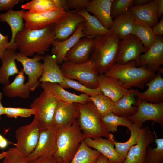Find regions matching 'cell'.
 Wrapping results in <instances>:
<instances>
[{
	"mask_svg": "<svg viewBox=\"0 0 163 163\" xmlns=\"http://www.w3.org/2000/svg\"><path fill=\"white\" fill-rule=\"evenodd\" d=\"M120 40L113 34L94 38L90 60L99 74H104L116 63Z\"/></svg>",
	"mask_w": 163,
	"mask_h": 163,
	"instance_id": "cell-3",
	"label": "cell"
},
{
	"mask_svg": "<svg viewBox=\"0 0 163 163\" xmlns=\"http://www.w3.org/2000/svg\"><path fill=\"white\" fill-rule=\"evenodd\" d=\"M4 137L1 134H0V142L2 141Z\"/></svg>",
	"mask_w": 163,
	"mask_h": 163,
	"instance_id": "cell-55",
	"label": "cell"
},
{
	"mask_svg": "<svg viewBox=\"0 0 163 163\" xmlns=\"http://www.w3.org/2000/svg\"><path fill=\"white\" fill-rule=\"evenodd\" d=\"M84 27V22L81 23L75 32L66 39L62 41L55 40L53 42L51 53L55 57L58 65L64 62L67 52L80 39L85 37L83 33Z\"/></svg>",
	"mask_w": 163,
	"mask_h": 163,
	"instance_id": "cell-21",
	"label": "cell"
},
{
	"mask_svg": "<svg viewBox=\"0 0 163 163\" xmlns=\"http://www.w3.org/2000/svg\"><path fill=\"white\" fill-rule=\"evenodd\" d=\"M101 120L105 129L109 133H116L119 126L127 127L129 130L133 123L128 118L115 115L112 112L101 116Z\"/></svg>",
	"mask_w": 163,
	"mask_h": 163,
	"instance_id": "cell-36",
	"label": "cell"
},
{
	"mask_svg": "<svg viewBox=\"0 0 163 163\" xmlns=\"http://www.w3.org/2000/svg\"><path fill=\"white\" fill-rule=\"evenodd\" d=\"M130 132L129 139L125 142H120L114 141L115 149L119 155L124 161L130 148L136 145L139 141L143 132V127L142 128L138 124L133 123L131 126L128 130Z\"/></svg>",
	"mask_w": 163,
	"mask_h": 163,
	"instance_id": "cell-34",
	"label": "cell"
},
{
	"mask_svg": "<svg viewBox=\"0 0 163 163\" xmlns=\"http://www.w3.org/2000/svg\"><path fill=\"white\" fill-rule=\"evenodd\" d=\"M55 40V34L50 25L39 30H28L24 27L16 34L14 42L20 52L28 56L35 53L43 55Z\"/></svg>",
	"mask_w": 163,
	"mask_h": 163,
	"instance_id": "cell-2",
	"label": "cell"
},
{
	"mask_svg": "<svg viewBox=\"0 0 163 163\" xmlns=\"http://www.w3.org/2000/svg\"><path fill=\"white\" fill-rule=\"evenodd\" d=\"M8 36H4L0 33V59L5 51L9 48Z\"/></svg>",
	"mask_w": 163,
	"mask_h": 163,
	"instance_id": "cell-47",
	"label": "cell"
},
{
	"mask_svg": "<svg viewBox=\"0 0 163 163\" xmlns=\"http://www.w3.org/2000/svg\"><path fill=\"white\" fill-rule=\"evenodd\" d=\"M105 76L117 80L125 88H144L145 85L156 74L144 66L137 67L135 60L120 64L115 63L106 72Z\"/></svg>",
	"mask_w": 163,
	"mask_h": 163,
	"instance_id": "cell-1",
	"label": "cell"
},
{
	"mask_svg": "<svg viewBox=\"0 0 163 163\" xmlns=\"http://www.w3.org/2000/svg\"><path fill=\"white\" fill-rule=\"evenodd\" d=\"M7 153V151L3 152L2 153H0V159H3L6 155Z\"/></svg>",
	"mask_w": 163,
	"mask_h": 163,
	"instance_id": "cell-54",
	"label": "cell"
},
{
	"mask_svg": "<svg viewBox=\"0 0 163 163\" xmlns=\"http://www.w3.org/2000/svg\"><path fill=\"white\" fill-rule=\"evenodd\" d=\"M90 0H66L67 9L79 11L85 9Z\"/></svg>",
	"mask_w": 163,
	"mask_h": 163,
	"instance_id": "cell-44",
	"label": "cell"
},
{
	"mask_svg": "<svg viewBox=\"0 0 163 163\" xmlns=\"http://www.w3.org/2000/svg\"><path fill=\"white\" fill-rule=\"evenodd\" d=\"M101 154L92 149L83 140L70 163H96Z\"/></svg>",
	"mask_w": 163,
	"mask_h": 163,
	"instance_id": "cell-35",
	"label": "cell"
},
{
	"mask_svg": "<svg viewBox=\"0 0 163 163\" xmlns=\"http://www.w3.org/2000/svg\"><path fill=\"white\" fill-rule=\"evenodd\" d=\"M135 106L137 107L136 112L127 118L133 123L142 128L145 122L151 120L158 123L163 128V102L152 103L138 98Z\"/></svg>",
	"mask_w": 163,
	"mask_h": 163,
	"instance_id": "cell-9",
	"label": "cell"
},
{
	"mask_svg": "<svg viewBox=\"0 0 163 163\" xmlns=\"http://www.w3.org/2000/svg\"><path fill=\"white\" fill-rule=\"evenodd\" d=\"M65 12L61 8L40 12L20 10L21 16L25 21L24 27L28 30L44 28L57 22Z\"/></svg>",
	"mask_w": 163,
	"mask_h": 163,
	"instance_id": "cell-8",
	"label": "cell"
},
{
	"mask_svg": "<svg viewBox=\"0 0 163 163\" xmlns=\"http://www.w3.org/2000/svg\"><path fill=\"white\" fill-rule=\"evenodd\" d=\"M152 0H133V6H140L146 5Z\"/></svg>",
	"mask_w": 163,
	"mask_h": 163,
	"instance_id": "cell-50",
	"label": "cell"
},
{
	"mask_svg": "<svg viewBox=\"0 0 163 163\" xmlns=\"http://www.w3.org/2000/svg\"><path fill=\"white\" fill-rule=\"evenodd\" d=\"M156 10L158 19L163 16V0H156Z\"/></svg>",
	"mask_w": 163,
	"mask_h": 163,
	"instance_id": "cell-49",
	"label": "cell"
},
{
	"mask_svg": "<svg viewBox=\"0 0 163 163\" xmlns=\"http://www.w3.org/2000/svg\"><path fill=\"white\" fill-rule=\"evenodd\" d=\"M3 94L2 92H0V116L4 114V107L2 106L1 102Z\"/></svg>",
	"mask_w": 163,
	"mask_h": 163,
	"instance_id": "cell-53",
	"label": "cell"
},
{
	"mask_svg": "<svg viewBox=\"0 0 163 163\" xmlns=\"http://www.w3.org/2000/svg\"><path fill=\"white\" fill-rule=\"evenodd\" d=\"M21 8L34 12H40L61 8L65 11H69L66 0H32L23 4Z\"/></svg>",
	"mask_w": 163,
	"mask_h": 163,
	"instance_id": "cell-33",
	"label": "cell"
},
{
	"mask_svg": "<svg viewBox=\"0 0 163 163\" xmlns=\"http://www.w3.org/2000/svg\"><path fill=\"white\" fill-rule=\"evenodd\" d=\"M85 19L83 33L85 37L95 38L111 34L109 29L105 28L94 15H92L85 9L78 11Z\"/></svg>",
	"mask_w": 163,
	"mask_h": 163,
	"instance_id": "cell-29",
	"label": "cell"
},
{
	"mask_svg": "<svg viewBox=\"0 0 163 163\" xmlns=\"http://www.w3.org/2000/svg\"><path fill=\"white\" fill-rule=\"evenodd\" d=\"M94 38L85 37L80 39L67 52L64 62L80 64L90 59Z\"/></svg>",
	"mask_w": 163,
	"mask_h": 163,
	"instance_id": "cell-20",
	"label": "cell"
},
{
	"mask_svg": "<svg viewBox=\"0 0 163 163\" xmlns=\"http://www.w3.org/2000/svg\"><path fill=\"white\" fill-rule=\"evenodd\" d=\"M30 163H59L53 156H43L39 157L30 161Z\"/></svg>",
	"mask_w": 163,
	"mask_h": 163,
	"instance_id": "cell-46",
	"label": "cell"
},
{
	"mask_svg": "<svg viewBox=\"0 0 163 163\" xmlns=\"http://www.w3.org/2000/svg\"><path fill=\"white\" fill-rule=\"evenodd\" d=\"M84 21V18L78 11H66L59 20L51 24L56 40L62 41L66 39L75 32L79 25Z\"/></svg>",
	"mask_w": 163,
	"mask_h": 163,
	"instance_id": "cell-12",
	"label": "cell"
},
{
	"mask_svg": "<svg viewBox=\"0 0 163 163\" xmlns=\"http://www.w3.org/2000/svg\"><path fill=\"white\" fill-rule=\"evenodd\" d=\"M114 137L110 134L109 138L99 137L94 139L85 138L84 141L90 147L93 148L107 158L109 163H123V160L115 149Z\"/></svg>",
	"mask_w": 163,
	"mask_h": 163,
	"instance_id": "cell-19",
	"label": "cell"
},
{
	"mask_svg": "<svg viewBox=\"0 0 163 163\" xmlns=\"http://www.w3.org/2000/svg\"><path fill=\"white\" fill-rule=\"evenodd\" d=\"M133 34L135 35L141 41L146 51L153 44L155 36L152 28L135 21Z\"/></svg>",
	"mask_w": 163,
	"mask_h": 163,
	"instance_id": "cell-37",
	"label": "cell"
},
{
	"mask_svg": "<svg viewBox=\"0 0 163 163\" xmlns=\"http://www.w3.org/2000/svg\"><path fill=\"white\" fill-rule=\"evenodd\" d=\"M79 115L77 103L58 101L54 114L53 125L57 128L70 127L77 119Z\"/></svg>",
	"mask_w": 163,
	"mask_h": 163,
	"instance_id": "cell-17",
	"label": "cell"
},
{
	"mask_svg": "<svg viewBox=\"0 0 163 163\" xmlns=\"http://www.w3.org/2000/svg\"><path fill=\"white\" fill-rule=\"evenodd\" d=\"M152 30L155 36H162L163 35V17L161 18L159 21L152 28Z\"/></svg>",
	"mask_w": 163,
	"mask_h": 163,
	"instance_id": "cell-48",
	"label": "cell"
},
{
	"mask_svg": "<svg viewBox=\"0 0 163 163\" xmlns=\"http://www.w3.org/2000/svg\"><path fill=\"white\" fill-rule=\"evenodd\" d=\"M44 56L36 55L29 58L24 54L16 53L15 59L22 65L24 73L28 76V80L25 83L30 91H34L40 85L38 81L43 70V63L39 61Z\"/></svg>",
	"mask_w": 163,
	"mask_h": 163,
	"instance_id": "cell-13",
	"label": "cell"
},
{
	"mask_svg": "<svg viewBox=\"0 0 163 163\" xmlns=\"http://www.w3.org/2000/svg\"><path fill=\"white\" fill-rule=\"evenodd\" d=\"M2 163H30L28 156L19 152L15 147L9 149Z\"/></svg>",
	"mask_w": 163,
	"mask_h": 163,
	"instance_id": "cell-42",
	"label": "cell"
},
{
	"mask_svg": "<svg viewBox=\"0 0 163 163\" xmlns=\"http://www.w3.org/2000/svg\"><path fill=\"white\" fill-rule=\"evenodd\" d=\"M161 73H158L153 79L145 85L147 89L141 92L136 90L135 95L138 98L148 102L159 103L163 102V78Z\"/></svg>",
	"mask_w": 163,
	"mask_h": 163,
	"instance_id": "cell-23",
	"label": "cell"
},
{
	"mask_svg": "<svg viewBox=\"0 0 163 163\" xmlns=\"http://www.w3.org/2000/svg\"><path fill=\"white\" fill-rule=\"evenodd\" d=\"M146 52L140 40L131 34L120 40L116 63L123 64L132 60L137 62L140 56Z\"/></svg>",
	"mask_w": 163,
	"mask_h": 163,
	"instance_id": "cell-11",
	"label": "cell"
},
{
	"mask_svg": "<svg viewBox=\"0 0 163 163\" xmlns=\"http://www.w3.org/2000/svg\"><path fill=\"white\" fill-rule=\"evenodd\" d=\"M41 128L34 120L30 123L18 128L15 131L17 141L16 148L21 153L28 156L37 146Z\"/></svg>",
	"mask_w": 163,
	"mask_h": 163,
	"instance_id": "cell-10",
	"label": "cell"
},
{
	"mask_svg": "<svg viewBox=\"0 0 163 163\" xmlns=\"http://www.w3.org/2000/svg\"><path fill=\"white\" fill-rule=\"evenodd\" d=\"M101 116L112 112L115 103L108 97L101 92L97 95L90 97Z\"/></svg>",
	"mask_w": 163,
	"mask_h": 163,
	"instance_id": "cell-38",
	"label": "cell"
},
{
	"mask_svg": "<svg viewBox=\"0 0 163 163\" xmlns=\"http://www.w3.org/2000/svg\"><path fill=\"white\" fill-rule=\"evenodd\" d=\"M85 138L77 119L70 127L58 128L56 151L54 157L59 163H70Z\"/></svg>",
	"mask_w": 163,
	"mask_h": 163,
	"instance_id": "cell-4",
	"label": "cell"
},
{
	"mask_svg": "<svg viewBox=\"0 0 163 163\" xmlns=\"http://www.w3.org/2000/svg\"><path fill=\"white\" fill-rule=\"evenodd\" d=\"M57 129L54 125L41 128L37 146L28 156L30 161L41 156H54L56 151Z\"/></svg>",
	"mask_w": 163,
	"mask_h": 163,
	"instance_id": "cell-14",
	"label": "cell"
},
{
	"mask_svg": "<svg viewBox=\"0 0 163 163\" xmlns=\"http://www.w3.org/2000/svg\"><path fill=\"white\" fill-rule=\"evenodd\" d=\"M143 129L139 141L129 149L123 163H146V149L154 141L156 134L154 130L151 131L148 127Z\"/></svg>",
	"mask_w": 163,
	"mask_h": 163,
	"instance_id": "cell-18",
	"label": "cell"
},
{
	"mask_svg": "<svg viewBox=\"0 0 163 163\" xmlns=\"http://www.w3.org/2000/svg\"><path fill=\"white\" fill-rule=\"evenodd\" d=\"M97 80L101 92L114 103L132 90V89L125 88L117 80L104 74H99L97 77Z\"/></svg>",
	"mask_w": 163,
	"mask_h": 163,
	"instance_id": "cell-24",
	"label": "cell"
},
{
	"mask_svg": "<svg viewBox=\"0 0 163 163\" xmlns=\"http://www.w3.org/2000/svg\"><path fill=\"white\" fill-rule=\"evenodd\" d=\"M77 104L79 110L77 120L85 137L109 138L110 133L105 129L101 121V115L93 102L90 100L84 104Z\"/></svg>",
	"mask_w": 163,
	"mask_h": 163,
	"instance_id": "cell-5",
	"label": "cell"
},
{
	"mask_svg": "<svg viewBox=\"0 0 163 163\" xmlns=\"http://www.w3.org/2000/svg\"><path fill=\"white\" fill-rule=\"evenodd\" d=\"M25 77L22 69L11 83L4 85L3 94L6 97H19L23 99L29 97L30 91L24 83Z\"/></svg>",
	"mask_w": 163,
	"mask_h": 163,
	"instance_id": "cell-30",
	"label": "cell"
},
{
	"mask_svg": "<svg viewBox=\"0 0 163 163\" xmlns=\"http://www.w3.org/2000/svg\"><path fill=\"white\" fill-rule=\"evenodd\" d=\"M0 21L7 23L11 29L12 36L9 42L8 49L17 47L14 42L15 37L18 33L22 31L24 27L20 11L11 9L6 13L0 14Z\"/></svg>",
	"mask_w": 163,
	"mask_h": 163,
	"instance_id": "cell-32",
	"label": "cell"
},
{
	"mask_svg": "<svg viewBox=\"0 0 163 163\" xmlns=\"http://www.w3.org/2000/svg\"><path fill=\"white\" fill-rule=\"evenodd\" d=\"M156 0H152L142 6H132L128 11L134 21L143 25L153 27L159 22L156 13Z\"/></svg>",
	"mask_w": 163,
	"mask_h": 163,
	"instance_id": "cell-22",
	"label": "cell"
},
{
	"mask_svg": "<svg viewBox=\"0 0 163 163\" xmlns=\"http://www.w3.org/2000/svg\"><path fill=\"white\" fill-rule=\"evenodd\" d=\"M136 90L132 89L130 92L124 95L115 103L112 112L113 114L127 118L136 112L137 107L134 106L136 101L135 98Z\"/></svg>",
	"mask_w": 163,
	"mask_h": 163,
	"instance_id": "cell-31",
	"label": "cell"
},
{
	"mask_svg": "<svg viewBox=\"0 0 163 163\" xmlns=\"http://www.w3.org/2000/svg\"><path fill=\"white\" fill-rule=\"evenodd\" d=\"M113 19L109 29L111 34L117 35L120 40L133 34L135 21L133 17L129 11L116 16Z\"/></svg>",
	"mask_w": 163,
	"mask_h": 163,
	"instance_id": "cell-28",
	"label": "cell"
},
{
	"mask_svg": "<svg viewBox=\"0 0 163 163\" xmlns=\"http://www.w3.org/2000/svg\"><path fill=\"white\" fill-rule=\"evenodd\" d=\"M96 163H109V162L107 158L101 154Z\"/></svg>",
	"mask_w": 163,
	"mask_h": 163,
	"instance_id": "cell-52",
	"label": "cell"
},
{
	"mask_svg": "<svg viewBox=\"0 0 163 163\" xmlns=\"http://www.w3.org/2000/svg\"><path fill=\"white\" fill-rule=\"evenodd\" d=\"M21 2L20 0H0V10H9Z\"/></svg>",
	"mask_w": 163,
	"mask_h": 163,
	"instance_id": "cell-45",
	"label": "cell"
},
{
	"mask_svg": "<svg viewBox=\"0 0 163 163\" xmlns=\"http://www.w3.org/2000/svg\"><path fill=\"white\" fill-rule=\"evenodd\" d=\"M154 141L155 148L152 149L149 145L145 153L146 163H163V138H158L156 135Z\"/></svg>",
	"mask_w": 163,
	"mask_h": 163,
	"instance_id": "cell-39",
	"label": "cell"
},
{
	"mask_svg": "<svg viewBox=\"0 0 163 163\" xmlns=\"http://www.w3.org/2000/svg\"><path fill=\"white\" fill-rule=\"evenodd\" d=\"M16 47L7 49L0 58V83L4 85L10 83V76L19 72L15 62Z\"/></svg>",
	"mask_w": 163,
	"mask_h": 163,
	"instance_id": "cell-27",
	"label": "cell"
},
{
	"mask_svg": "<svg viewBox=\"0 0 163 163\" xmlns=\"http://www.w3.org/2000/svg\"><path fill=\"white\" fill-rule=\"evenodd\" d=\"M133 0H112L110 10L112 18L127 11L133 6Z\"/></svg>",
	"mask_w": 163,
	"mask_h": 163,
	"instance_id": "cell-41",
	"label": "cell"
},
{
	"mask_svg": "<svg viewBox=\"0 0 163 163\" xmlns=\"http://www.w3.org/2000/svg\"><path fill=\"white\" fill-rule=\"evenodd\" d=\"M112 0H90L85 9L93 14L101 24L109 29L113 22L110 10Z\"/></svg>",
	"mask_w": 163,
	"mask_h": 163,
	"instance_id": "cell-25",
	"label": "cell"
},
{
	"mask_svg": "<svg viewBox=\"0 0 163 163\" xmlns=\"http://www.w3.org/2000/svg\"><path fill=\"white\" fill-rule=\"evenodd\" d=\"M47 95L58 101L66 103L85 104L90 100V97L82 94L76 95L71 93L57 83L43 82L40 85Z\"/></svg>",
	"mask_w": 163,
	"mask_h": 163,
	"instance_id": "cell-16",
	"label": "cell"
},
{
	"mask_svg": "<svg viewBox=\"0 0 163 163\" xmlns=\"http://www.w3.org/2000/svg\"><path fill=\"white\" fill-rule=\"evenodd\" d=\"M34 111L32 108L19 107H4V114L8 118H16L18 117H27L34 115Z\"/></svg>",
	"mask_w": 163,
	"mask_h": 163,
	"instance_id": "cell-43",
	"label": "cell"
},
{
	"mask_svg": "<svg viewBox=\"0 0 163 163\" xmlns=\"http://www.w3.org/2000/svg\"><path fill=\"white\" fill-rule=\"evenodd\" d=\"M60 85L64 89L72 88L89 97L96 95L101 92L99 87L96 88H91L74 80L65 77Z\"/></svg>",
	"mask_w": 163,
	"mask_h": 163,
	"instance_id": "cell-40",
	"label": "cell"
},
{
	"mask_svg": "<svg viewBox=\"0 0 163 163\" xmlns=\"http://www.w3.org/2000/svg\"><path fill=\"white\" fill-rule=\"evenodd\" d=\"M43 59V70L39 83L48 82L60 85L63 82L64 77L55 57L48 54L44 56Z\"/></svg>",
	"mask_w": 163,
	"mask_h": 163,
	"instance_id": "cell-26",
	"label": "cell"
},
{
	"mask_svg": "<svg viewBox=\"0 0 163 163\" xmlns=\"http://www.w3.org/2000/svg\"><path fill=\"white\" fill-rule=\"evenodd\" d=\"M58 101L50 97L44 91L35 98L30 106L34 111V120L41 128L53 125V119Z\"/></svg>",
	"mask_w": 163,
	"mask_h": 163,
	"instance_id": "cell-7",
	"label": "cell"
},
{
	"mask_svg": "<svg viewBox=\"0 0 163 163\" xmlns=\"http://www.w3.org/2000/svg\"><path fill=\"white\" fill-rule=\"evenodd\" d=\"M8 145V141L4 137L0 142V148L4 149L6 148Z\"/></svg>",
	"mask_w": 163,
	"mask_h": 163,
	"instance_id": "cell-51",
	"label": "cell"
},
{
	"mask_svg": "<svg viewBox=\"0 0 163 163\" xmlns=\"http://www.w3.org/2000/svg\"><path fill=\"white\" fill-rule=\"evenodd\" d=\"M163 64V37L155 36L153 44L146 52L139 56L137 67L144 66L155 73Z\"/></svg>",
	"mask_w": 163,
	"mask_h": 163,
	"instance_id": "cell-15",
	"label": "cell"
},
{
	"mask_svg": "<svg viewBox=\"0 0 163 163\" xmlns=\"http://www.w3.org/2000/svg\"><path fill=\"white\" fill-rule=\"evenodd\" d=\"M60 68L64 77L76 80L78 82L91 88L99 87L97 77L99 74L91 60L80 64L64 62Z\"/></svg>",
	"mask_w": 163,
	"mask_h": 163,
	"instance_id": "cell-6",
	"label": "cell"
},
{
	"mask_svg": "<svg viewBox=\"0 0 163 163\" xmlns=\"http://www.w3.org/2000/svg\"><path fill=\"white\" fill-rule=\"evenodd\" d=\"M1 118L0 117V120H1Z\"/></svg>",
	"mask_w": 163,
	"mask_h": 163,
	"instance_id": "cell-56",
	"label": "cell"
}]
</instances>
